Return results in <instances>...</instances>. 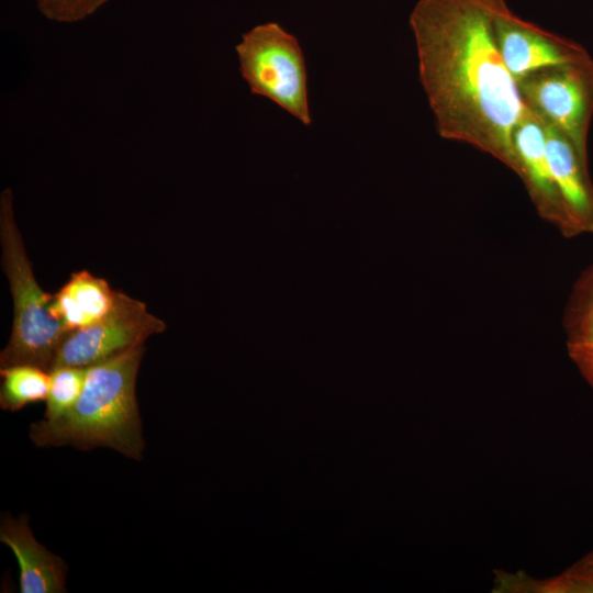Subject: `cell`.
Listing matches in <instances>:
<instances>
[{
  "label": "cell",
  "mask_w": 593,
  "mask_h": 593,
  "mask_svg": "<svg viewBox=\"0 0 593 593\" xmlns=\"http://www.w3.org/2000/svg\"><path fill=\"white\" fill-rule=\"evenodd\" d=\"M165 329L166 323L149 313L144 302L116 291L115 302L108 314L64 338L51 370L58 366L89 367L144 345L149 336Z\"/></svg>",
  "instance_id": "6"
},
{
  "label": "cell",
  "mask_w": 593,
  "mask_h": 593,
  "mask_svg": "<svg viewBox=\"0 0 593 593\" xmlns=\"http://www.w3.org/2000/svg\"><path fill=\"white\" fill-rule=\"evenodd\" d=\"M0 406L16 412L29 404L46 401L49 372L33 365H14L0 369Z\"/></svg>",
  "instance_id": "13"
},
{
  "label": "cell",
  "mask_w": 593,
  "mask_h": 593,
  "mask_svg": "<svg viewBox=\"0 0 593 593\" xmlns=\"http://www.w3.org/2000/svg\"><path fill=\"white\" fill-rule=\"evenodd\" d=\"M516 165L514 174L522 180L538 215L569 238L567 214L555 184L547 157L541 120L525 105L514 133Z\"/></svg>",
  "instance_id": "8"
},
{
  "label": "cell",
  "mask_w": 593,
  "mask_h": 593,
  "mask_svg": "<svg viewBox=\"0 0 593 593\" xmlns=\"http://www.w3.org/2000/svg\"><path fill=\"white\" fill-rule=\"evenodd\" d=\"M87 367L58 366L49 371V390L44 418L55 419L67 413L79 399Z\"/></svg>",
  "instance_id": "14"
},
{
  "label": "cell",
  "mask_w": 593,
  "mask_h": 593,
  "mask_svg": "<svg viewBox=\"0 0 593 593\" xmlns=\"http://www.w3.org/2000/svg\"><path fill=\"white\" fill-rule=\"evenodd\" d=\"M0 541L14 553L22 593H64L68 567L58 556L41 545L32 534L25 515L1 519Z\"/></svg>",
  "instance_id": "10"
},
{
  "label": "cell",
  "mask_w": 593,
  "mask_h": 593,
  "mask_svg": "<svg viewBox=\"0 0 593 593\" xmlns=\"http://www.w3.org/2000/svg\"><path fill=\"white\" fill-rule=\"evenodd\" d=\"M563 326L569 356L593 388V264L581 273L572 288Z\"/></svg>",
  "instance_id": "12"
},
{
  "label": "cell",
  "mask_w": 593,
  "mask_h": 593,
  "mask_svg": "<svg viewBox=\"0 0 593 593\" xmlns=\"http://www.w3.org/2000/svg\"><path fill=\"white\" fill-rule=\"evenodd\" d=\"M236 52L251 93L268 98L304 125L311 123L305 60L296 37L268 22L244 33Z\"/></svg>",
  "instance_id": "4"
},
{
  "label": "cell",
  "mask_w": 593,
  "mask_h": 593,
  "mask_svg": "<svg viewBox=\"0 0 593 593\" xmlns=\"http://www.w3.org/2000/svg\"><path fill=\"white\" fill-rule=\"evenodd\" d=\"M0 243L1 264L13 299L12 331L0 354V369L33 365L49 372L69 333L49 312L53 295L36 282L14 219L13 194L9 188L0 197Z\"/></svg>",
  "instance_id": "3"
},
{
  "label": "cell",
  "mask_w": 593,
  "mask_h": 593,
  "mask_svg": "<svg viewBox=\"0 0 593 593\" xmlns=\"http://www.w3.org/2000/svg\"><path fill=\"white\" fill-rule=\"evenodd\" d=\"M116 290L88 270L72 272L69 280L53 294L49 312L71 333L102 318L112 309Z\"/></svg>",
  "instance_id": "11"
},
{
  "label": "cell",
  "mask_w": 593,
  "mask_h": 593,
  "mask_svg": "<svg viewBox=\"0 0 593 593\" xmlns=\"http://www.w3.org/2000/svg\"><path fill=\"white\" fill-rule=\"evenodd\" d=\"M581 563L593 567V551H591L585 558H583Z\"/></svg>",
  "instance_id": "16"
},
{
  "label": "cell",
  "mask_w": 593,
  "mask_h": 593,
  "mask_svg": "<svg viewBox=\"0 0 593 593\" xmlns=\"http://www.w3.org/2000/svg\"><path fill=\"white\" fill-rule=\"evenodd\" d=\"M506 0H418L410 14L419 80L439 135L514 172V128L525 104L494 36Z\"/></svg>",
  "instance_id": "1"
},
{
  "label": "cell",
  "mask_w": 593,
  "mask_h": 593,
  "mask_svg": "<svg viewBox=\"0 0 593 593\" xmlns=\"http://www.w3.org/2000/svg\"><path fill=\"white\" fill-rule=\"evenodd\" d=\"M541 122L546 157L567 214L569 238L593 234V183L589 161L558 128Z\"/></svg>",
  "instance_id": "9"
},
{
  "label": "cell",
  "mask_w": 593,
  "mask_h": 593,
  "mask_svg": "<svg viewBox=\"0 0 593 593\" xmlns=\"http://www.w3.org/2000/svg\"><path fill=\"white\" fill-rule=\"evenodd\" d=\"M493 29L501 57L515 82L533 71L591 57L579 43L522 19L507 2L496 11Z\"/></svg>",
  "instance_id": "7"
},
{
  "label": "cell",
  "mask_w": 593,
  "mask_h": 593,
  "mask_svg": "<svg viewBox=\"0 0 593 593\" xmlns=\"http://www.w3.org/2000/svg\"><path fill=\"white\" fill-rule=\"evenodd\" d=\"M144 353L145 346L139 345L87 367L75 405L58 418L32 423L31 440L38 447H105L124 457L142 459L145 441L136 378Z\"/></svg>",
  "instance_id": "2"
},
{
  "label": "cell",
  "mask_w": 593,
  "mask_h": 593,
  "mask_svg": "<svg viewBox=\"0 0 593 593\" xmlns=\"http://www.w3.org/2000/svg\"><path fill=\"white\" fill-rule=\"evenodd\" d=\"M524 104L558 128L589 161L593 118V58L533 71L517 82Z\"/></svg>",
  "instance_id": "5"
},
{
  "label": "cell",
  "mask_w": 593,
  "mask_h": 593,
  "mask_svg": "<svg viewBox=\"0 0 593 593\" xmlns=\"http://www.w3.org/2000/svg\"><path fill=\"white\" fill-rule=\"evenodd\" d=\"M109 0H36L37 8L47 19L57 22H77L94 13Z\"/></svg>",
  "instance_id": "15"
}]
</instances>
